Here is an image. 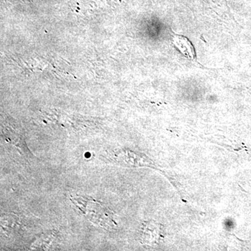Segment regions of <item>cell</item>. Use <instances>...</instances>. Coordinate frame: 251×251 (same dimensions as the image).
I'll return each mask as SVG.
<instances>
[{
  "instance_id": "obj_4",
  "label": "cell",
  "mask_w": 251,
  "mask_h": 251,
  "mask_svg": "<svg viewBox=\"0 0 251 251\" xmlns=\"http://www.w3.org/2000/svg\"><path fill=\"white\" fill-rule=\"evenodd\" d=\"M57 237V234L54 232L42 234L41 237L36 239L31 248L36 250H47Z\"/></svg>"
},
{
  "instance_id": "obj_3",
  "label": "cell",
  "mask_w": 251,
  "mask_h": 251,
  "mask_svg": "<svg viewBox=\"0 0 251 251\" xmlns=\"http://www.w3.org/2000/svg\"><path fill=\"white\" fill-rule=\"evenodd\" d=\"M1 228L8 235L14 233V231L21 229L23 226L20 216L11 214H4V216H1Z\"/></svg>"
},
{
  "instance_id": "obj_2",
  "label": "cell",
  "mask_w": 251,
  "mask_h": 251,
  "mask_svg": "<svg viewBox=\"0 0 251 251\" xmlns=\"http://www.w3.org/2000/svg\"><path fill=\"white\" fill-rule=\"evenodd\" d=\"M173 44H174L176 49L179 50L185 57H187L191 60L196 58V52H195L194 47L187 38L184 36L175 35L173 38Z\"/></svg>"
},
{
  "instance_id": "obj_1",
  "label": "cell",
  "mask_w": 251,
  "mask_h": 251,
  "mask_svg": "<svg viewBox=\"0 0 251 251\" xmlns=\"http://www.w3.org/2000/svg\"><path fill=\"white\" fill-rule=\"evenodd\" d=\"M72 202L80 211L82 216L90 220L94 224L99 225L100 227L110 229L115 225L112 219V214L110 210L103 204L96 202L94 200L84 197L73 198Z\"/></svg>"
}]
</instances>
